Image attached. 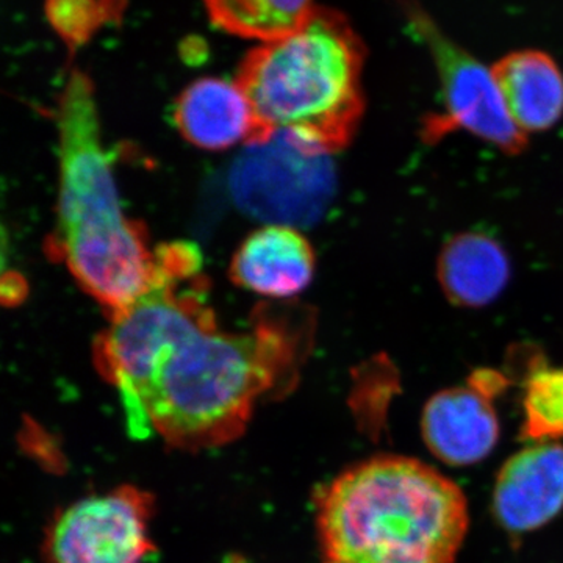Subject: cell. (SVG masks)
<instances>
[{
    "instance_id": "ba28073f",
    "label": "cell",
    "mask_w": 563,
    "mask_h": 563,
    "mask_svg": "<svg viewBox=\"0 0 563 563\" xmlns=\"http://www.w3.org/2000/svg\"><path fill=\"white\" fill-rule=\"evenodd\" d=\"M509 379L495 369H479L461 387L435 393L421 417L422 439L437 459L454 466L484 461L499 440L493 401Z\"/></svg>"
},
{
    "instance_id": "8992f818",
    "label": "cell",
    "mask_w": 563,
    "mask_h": 563,
    "mask_svg": "<svg viewBox=\"0 0 563 563\" xmlns=\"http://www.w3.org/2000/svg\"><path fill=\"white\" fill-rule=\"evenodd\" d=\"M231 190L236 203L279 225L307 224L320 217L333 190L329 154L287 135L247 144L233 165Z\"/></svg>"
},
{
    "instance_id": "8fae6325",
    "label": "cell",
    "mask_w": 563,
    "mask_h": 563,
    "mask_svg": "<svg viewBox=\"0 0 563 563\" xmlns=\"http://www.w3.org/2000/svg\"><path fill=\"white\" fill-rule=\"evenodd\" d=\"M174 121L185 140L206 151H222L240 141L250 143L254 114L236 80L203 77L177 99Z\"/></svg>"
},
{
    "instance_id": "4fadbf2b",
    "label": "cell",
    "mask_w": 563,
    "mask_h": 563,
    "mask_svg": "<svg viewBox=\"0 0 563 563\" xmlns=\"http://www.w3.org/2000/svg\"><path fill=\"white\" fill-rule=\"evenodd\" d=\"M437 274L450 302L479 309L496 301L509 284V255L485 233H461L444 244Z\"/></svg>"
},
{
    "instance_id": "3957f363",
    "label": "cell",
    "mask_w": 563,
    "mask_h": 563,
    "mask_svg": "<svg viewBox=\"0 0 563 563\" xmlns=\"http://www.w3.org/2000/svg\"><path fill=\"white\" fill-rule=\"evenodd\" d=\"M366 51L340 11L314 7L296 31L258 43L236 74L254 114L247 144L287 135L310 150L342 151L365 110Z\"/></svg>"
},
{
    "instance_id": "9c48e42d",
    "label": "cell",
    "mask_w": 563,
    "mask_h": 563,
    "mask_svg": "<svg viewBox=\"0 0 563 563\" xmlns=\"http://www.w3.org/2000/svg\"><path fill=\"white\" fill-rule=\"evenodd\" d=\"M562 509L563 444L536 443L504 463L493 490V514L506 531H536Z\"/></svg>"
},
{
    "instance_id": "5b68a950",
    "label": "cell",
    "mask_w": 563,
    "mask_h": 563,
    "mask_svg": "<svg viewBox=\"0 0 563 563\" xmlns=\"http://www.w3.org/2000/svg\"><path fill=\"white\" fill-rule=\"evenodd\" d=\"M409 25L431 52L442 87V111L426 118L421 139L433 144L465 131L506 154L523 152L528 135L510 118L493 69L448 38L421 10L409 11Z\"/></svg>"
},
{
    "instance_id": "5bb4252c",
    "label": "cell",
    "mask_w": 563,
    "mask_h": 563,
    "mask_svg": "<svg viewBox=\"0 0 563 563\" xmlns=\"http://www.w3.org/2000/svg\"><path fill=\"white\" fill-rule=\"evenodd\" d=\"M214 27L258 43L296 31L314 10L313 0H202Z\"/></svg>"
},
{
    "instance_id": "277c9868",
    "label": "cell",
    "mask_w": 563,
    "mask_h": 563,
    "mask_svg": "<svg viewBox=\"0 0 563 563\" xmlns=\"http://www.w3.org/2000/svg\"><path fill=\"white\" fill-rule=\"evenodd\" d=\"M60 198L51 257L113 314L146 290L155 250L121 209L88 81L76 76L58 110Z\"/></svg>"
},
{
    "instance_id": "7c38bea8",
    "label": "cell",
    "mask_w": 563,
    "mask_h": 563,
    "mask_svg": "<svg viewBox=\"0 0 563 563\" xmlns=\"http://www.w3.org/2000/svg\"><path fill=\"white\" fill-rule=\"evenodd\" d=\"M504 103L518 129L543 132L563 117V74L542 51H518L493 66Z\"/></svg>"
},
{
    "instance_id": "9a60e30c",
    "label": "cell",
    "mask_w": 563,
    "mask_h": 563,
    "mask_svg": "<svg viewBox=\"0 0 563 563\" xmlns=\"http://www.w3.org/2000/svg\"><path fill=\"white\" fill-rule=\"evenodd\" d=\"M523 437L536 443L563 439V365L529 357L525 373Z\"/></svg>"
},
{
    "instance_id": "52a82bcc",
    "label": "cell",
    "mask_w": 563,
    "mask_h": 563,
    "mask_svg": "<svg viewBox=\"0 0 563 563\" xmlns=\"http://www.w3.org/2000/svg\"><path fill=\"white\" fill-rule=\"evenodd\" d=\"M151 493L122 485L70 504L52 521L51 563H143L154 553Z\"/></svg>"
},
{
    "instance_id": "6da1fadb",
    "label": "cell",
    "mask_w": 563,
    "mask_h": 563,
    "mask_svg": "<svg viewBox=\"0 0 563 563\" xmlns=\"http://www.w3.org/2000/svg\"><path fill=\"white\" fill-rule=\"evenodd\" d=\"M207 295L198 285L146 292L96 340V366L120 393L131 431L177 450L239 439L306 351L301 328L268 313L247 331H220Z\"/></svg>"
},
{
    "instance_id": "7a4b0ae2",
    "label": "cell",
    "mask_w": 563,
    "mask_h": 563,
    "mask_svg": "<svg viewBox=\"0 0 563 563\" xmlns=\"http://www.w3.org/2000/svg\"><path fill=\"white\" fill-rule=\"evenodd\" d=\"M465 495L418 459L377 455L322 488V563H454L468 532Z\"/></svg>"
},
{
    "instance_id": "30bf717a",
    "label": "cell",
    "mask_w": 563,
    "mask_h": 563,
    "mask_svg": "<svg viewBox=\"0 0 563 563\" xmlns=\"http://www.w3.org/2000/svg\"><path fill=\"white\" fill-rule=\"evenodd\" d=\"M314 252L291 225L269 224L251 233L232 258L231 277L246 290L290 298L312 282Z\"/></svg>"
}]
</instances>
